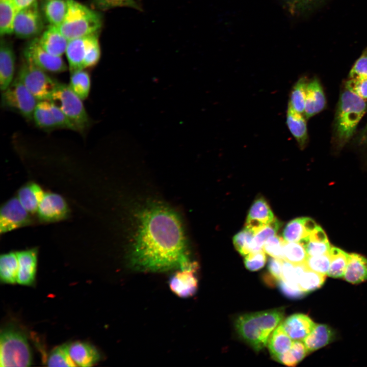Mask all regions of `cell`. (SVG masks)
<instances>
[{
    "label": "cell",
    "mask_w": 367,
    "mask_h": 367,
    "mask_svg": "<svg viewBox=\"0 0 367 367\" xmlns=\"http://www.w3.org/2000/svg\"><path fill=\"white\" fill-rule=\"evenodd\" d=\"M24 59L43 70L54 73L65 71L67 66L61 57L54 56L40 45L38 38L30 41L23 50Z\"/></svg>",
    "instance_id": "obj_11"
},
{
    "label": "cell",
    "mask_w": 367,
    "mask_h": 367,
    "mask_svg": "<svg viewBox=\"0 0 367 367\" xmlns=\"http://www.w3.org/2000/svg\"><path fill=\"white\" fill-rule=\"evenodd\" d=\"M39 219L44 222H55L65 219L69 213L63 197L56 193L47 192L40 202L37 211Z\"/></svg>",
    "instance_id": "obj_14"
},
{
    "label": "cell",
    "mask_w": 367,
    "mask_h": 367,
    "mask_svg": "<svg viewBox=\"0 0 367 367\" xmlns=\"http://www.w3.org/2000/svg\"><path fill=\"white\" fill-rule=\"evenodd\" d=\"M326 275L307 269L303 272L299 280L300 288L308 293L320 287L324 283Z\"/></svg>",
    "instance_id": "obj_39"
},
{
    "label": "cell",
    "mask_w": 367,
    "mask_h": 367,
    "mask_svg": "<svg viewBox=\"0 0 367 367\" xmlns=\"http://www.w3.org/2000/svg\"><path fill=\"white\" fill-rule=\"evenodd\" d=\"M136 269L159 272L181 268L190 261L181 222L171 209L156 206L140 215L130 253Z\"/></svg>",
    "instance_id": "obj_1"
},
{
    "label": "cell",
    "mask_w": 367,
    "mask_h": 367,
    "mask_svg": "<svg viewBox=\"0 0 367 367\" xmlns=\"http://www.w3.org/2000/svg\"><path fill=\"white\" fill-rule=\"evenodd\" d=\"M68 348L70 356L76 366H91L100 359L98 351L88 343L74 342L68 344Z\"/></svg>",
    "instance_id": "obj_23"
},
{
    "label": "cell",
    "mask_w": 367,
    "mask_h": 367,
    "mask_svg": "<svg viewBox=\"0 0 367 367\" xmlns=\"http://www.w3.org/2000/svg\"><path fill=\"white\" fill-rule=\"evenodd\" d=\"M44 194L39 185L32 182L19 189L17 198L27 211L30 213H34L37 211Z\"/></svg>",
    "instance_id": "obj_24"
},
{
    "label": "cell",
    "mask_w": 367,
    "mask_h": 367,
    "mask_svg": "<svg viewBox=\"0 0 367 367\" xmlns=\"http://www.w3.org/2000/svg\"><path fill=\"white\" fill-rule=\"evenodd\" d=\"M285 241L276 234L269 238L265 242L263 250L271 257L283 259V247Z\"/></svg>",
    "instance_id": "obj_44"
},
{
    "label": "cell",
    "mask_w": 367,
    "mask_h": 367,
    "mask_svg": "<svg viewBox=\"0 0 367 367\" xmlns=\"http://www.w3.org/2000/svg\"><path fill=\"white\" fill-rule=\"evenodd\" d=\"M266 261V256L263 250L250 253L244 259L245 267L251 271H257L262 268Z\"/></svg>",
    "instance_id": "obj_46"
},
{
    "label": "cell",
    "mask_w": 367,
    "mask_h": 367,
    "mask_svg": "<svg viewBox=\"0 0 367 367\" xmlns=\"http://www.w3.org/2000/svg\"><path fill=\"white\" fill-rule=\"evenodd\" d=\"M2 92L3 107L15 111L28 120H33V112L39 101L18 77Z\"/></svg>",
    "instance_id": "obj_9"
},
{
    "label": "cell",
    "mask_w": 367,
    "mask_h": 367,
    "mask_svg": "<svg viewBox=\"0 0 367 367\" xmlns=\"http://www.w3.org/2000/svg\"><path fill=\"white\" fill-rule=\"evenodd\" d=\"M70 0H43L41 10L49 25L59 26L68 11Z\"/></svg>",
    "instance_id": "obj_25"
},
{
    "label": "cell",
    "mask_w": 367,
    "mask_h": 367,
    "mask_svg": "<svg viewBox=\"0 0 367 367\" xmlns=\"http://www.w3.org/2000/svg\"><path fill=\"white\" fill-rule=\"evenodd\" d=\"M329 253L331 261L327 275L333 278H344L349 254L333 246H331Z\"/></svg>",
    "instance_id": "obj_32"
},
{
    "label": "cell",
    "mask_w": 367,
    "mask_h": 367,
    "mask_svg": "<svg viewBox=\"0 0 367 367\" xmlns=\"http://www.w3.org/2000/svg\"><path fill=\"white\" fill-rule=\"evenodd\" d=\"M324 0H283L289 12L299 14L308 11L320 4Z\"/></svg>",
    "instance_id": "obj_43"
},
{
    "label": "cell",
    "mask_w": 367,
    "mask_h": 367,
    "mask_svg": "<svg viewBox=\"0 0 367 367\" xmlns=\"http://www.w3.org/2000/svg\"><path fill=\"white\" fill-rule=\"evenodd\" d=\"M308 82L306 76H302L298 80L292 88L288 103L293 109L303 114L305 108Z\"/></svg>",
    "instance_id": "obj_34"
},
{
    "label": "cell",
    "mask_w": 367,
    "mask_h": 367,
    "mask_svg": "<svg viewBox=\"0 0 367 367\" xmlns=\"http://www.w3.org/2000/svg\"><path fill=\"white\" fill-rule=\"evenodd\" d=\"M283 259L294 265L305 264L308 255L303 243L286 242L283 247Z\"/></svg>",
    "instance_id": "obj_36"
},
{
    "label": "cell",
    "mask_w": 367,
    "mask_h": 367,
    "mask_svg": "<svg viewBox=\"0 0 367 367\" xmlns=\"http://www.w3.org/2000/svg\"><path fill=\"white\" fill-rule=\"evenodd\" d=\"M326 99L321 83L316 77L308 82L304 115L307 119L321 112L326 107Z\"/></svg>",
    "instance_id": "obj_15"
},
{
    "label": "cell",
    "mask_w": 367,
    "mask_h": 367,
    "mask_svg": "<svg viewBox=\"0 0 367 367\" xmlns=\"http://www.w3.org/2000/svg\"><path fill=\"white\" fill-rule=\"evenodd\" d=\"M16 252L18 261L17 283L22 285H32L36 278L37 249L32 248Z\"/></svg>",
    "instance_id": "obj_16"
},
{
    "label": "cell",
    "mask_w": 367,
    "mask_h": 367,
    "mask_svg": "<svg viewBox=\"0 0 367 367\" xmlns=\"http://www.w3.org/2000/svg\"><path fill=\"white\" fill-rule=\"evenodd\" d=\"M38 0L18 10L13 23V32L21 39H33L44 28L43 13Z\"/></svg>",
    "instance_id": "obj_10"
},
{
    "label": "cell",
    "mask_w": 367,
    "mask_h": 367,
    "mask_svg": "<svg viewBox=\"0 0 367 367\" xmlns=\"http://www.w3.org/2000/svg\"><path fill=\"white\" fill-rule=\"evenodd\" d=\"M15 65V56L12 45L6 40L1 39L0 43V88L2 92L6 90L13 81Z\"/></svg>",
    "instance_id": "obj_17"
},
{
    "label": "cell",
    "mask_w": 367,
    "mask_h": 367,
    "mask_svg": "<svg viewBox=\"0 0 367 367\" xmlns=\"http://www.w3.org/2000/svg\"><path fill=\"white\" fill-rule=\"evenodd\" d=\"M196 263L190 262L180 268L170 279L169 286L171 291L181 298H188L195 294L198 287L196 276L197 269Z\"/></svg>",
    "instance_id": "obj_13"
},
{
    "label": "cell",
    "mask_w": 367,
    "mask_h": 367,
    "mask_svg": "<svg viewBox=\"0 0 367 367\" xmlns=\"http://www.w3.org/2000/svg\"><path fill=\"white\" fill-rule=\"evenodd\" d=\"M331 329L325 324H316L309 334L303 339L308 352L317 350L329 344L333 339Z\"/></svg>",
    "instance_id": "obj_27"
},
{
    "label": "cell",
    "mask_w": 367,
    "mask_h": 367,
    "mask_svg": "<svg viewBox=\"0 0 367 367\" xmlns=\"http://www.w3.org/2000/svg\"><path fill=\"white\" fill-rule=\"evenodd\" d=\"M41 46L49 54L61 57L65 53L69 40L61 32L59 28L49 25L38 38Z\"/></svg>",
    "instance_id": "obj_19"
},
{
    "label": "cell",
    "mask_w": 367,
    "mask_h": 367,
    "mask_svg": "<svg viewBox=\"0 0 367 367\" xmlns=\"http://www.w3.org/2000/svg\"><path fill=\"white\" fill-rule=\"evenodd\" d=\"M17 77L38 101H50L58 82L45 71L24 59L20 66Z\"/></svg>",
    "instance_id": "obj_8"
},
{
    "label": "cell",
    "mask_w": 367,
    "mask_h": 367,
    "mask_svg": "<svg viewBox=\"0 0 367 367\" xmlns=\"http://www.w3.org/2000/svg\"><path fill=\"white\" fill-rule=\"evenodd\" d=\"M281 279L291 284L299 286L295 278V265L283 260Z\"/></svg>",
    "instance_id": "obj_52"
},
{
    "label": "cell",
    "mask_w": 367,
    "mask_h": 367,
    "mask_svg": "<svg viewBox=\"0 0 367 367\" xmlns=\"http://www.w3.org/2000/svg\"><path fill=\"white\" fill-rule=\"evenodd\" d=\"M284 311L282 308L247 313L235 321L238 334L255 351L267 344L270 334L281 321Z\"/></svg>",
    "instance_id": "obj_3"
},
{
    "label": "cell",
    "mask_w": 367,
    "mask_h": 367,
    "mask_svg": "<svg viewBox=\"0 0 367 367\" xmlns=\"http://www.w3.org/2000/svg\"><path fill=\"white\" fill-rule=\"evenodd\" d=\"M50 101L51 110L58 127L77 131L75 126L60 108L54 102Z\"/></svg>",
    "instance_id": "obj_48"
},
{
    "label": "cell",
    "mask_w": 367,
    "mask_h": 367,
    "mask_svg": "<svg viewBox=\"0 0 367 367\" xmlns=\"http://www.w3.org/2000/svg\"><path fill=\"white\" fill-rule=\"evenodd\" d=\"M344 278L353 284L366 280L367 259L360 254H350Z\"/></svg>",
    "instance_id": "obj_26"
},
{
    "label": "cell",
    "mask_w": 367,
    "mask_h": 367,
    "mask_svg": "<svg viewBox=\"0 0 367 367\" xmlns=\"http://www.w3.org/2000/svg\"><path fill=\"white\" fill-rule=\"evenodd\" d=\"M281 324L287 335L294 340H303L316 324L308 316L302 313L293 314Z\"/></svg>",
    "instance_id": "obj_21"
},
{
    "label": "cell",
    "mask_w": 367,
    "mask_h": 367,
    "mask_svg": "<svg viewBox=\"0 0 367 367\" xmlns=\"http://www.w3.org/2000/svg\"><path fill=\"white\" fill-rule=\"evenodd\" d=\"M69 86L83 100L86 99L89 95L91 88L89 74L84 69L71 73Z\"/></svg>",
    "instance_id": "obj_33"
},
{
    "label": "cell",
    "mask_w": 367,
    "mask_h": 367,
    "mask_svg": "<svg viewBox=\"0 0 367 367\" xmlns=\"http://www.w3.org/2000/svg\"><path fill=\"white\" fill-rule=\"evenodd\" d=\"M274 218L267 201L263 198H259L254 201L249 209L245 227L256 233Z\"/></svg>",
    "instance_id": "obj_18"
},
{
    "label": "cell",
    "mask_w": 367,
    "mask_h": 367,
    "mask_svg": "<svg viewBox=\"0 0 367 367\" xmlns=\"http://www.w3.org/2000/svg\"><path fill=\"white\" fill-rule=\"evenodd\" d=\"M331 257L329 253L316 256H308L305 265L310 270L327 275L330 265Z\"/></svg>",
    "instance_id": "obj_42"
},
{
    "label": "cell",
    "mask_w": 367,
    "mask_h": 367,
    "mask_svg": "<svg viewBox=\"0 0 367 367\" xmlns=\"http://www.w3.org/2000/svg\"><path fill=\"white\" fill-rule=\"evenodd\" d=\"M306 119L303 113L296 111L288 104L286 125L301 149L305 148L309 140Z\"/></svg>",
    "instance_id": "obj_20"
},
{
    "label": "cell",
    "mask_w": 367,
    "mask_h": 367,
    "mask_svg": "<svg viewBox=\"0 0 367 367\" xmlns=\"http://www.w3.org/2000/svg\"><path fill=\"white\" fill-rule=\"evenodd\" d=\"M82 99L69 85L57 82L50 101L57 105L75 126L77 132L83 133L89 125V118Z\"/></svg>",
    "instance_id": "obj_7"
},
{
    "label": "cell",
    "mask_w": 367,
    "mask_h": 367,
    "mask_svg": "<svg viewBox=\"0 0 367 367\" xmlns=\"http://www.w3.org/2000/svg\"><path fill=\"white\" fill-rule=\"evenodd\" d=\"M308 353L307 348L301 340H294L290 349L277 357L275 360L289 366H295L300 362Z\"/></svg>",
    "instance_id": "obj_35"
},
{
    "label": "cell",
    "mask_w": 367,
    "mask_h": 367,
    "mask_svg": "<svg viewBox=\"0 0 367 367\" xmlns=\"http://www.w3.org/2000/svg\"><path fill=\"white\" fill-rule=\"evenodd\" d=\"M366 110L364 99L345 87L340 94L334 119L333 140L337 149L349 142Z\"/></svg>",
    "instance_id": "obj_2"
},
{
    "label": "cell",
    "mask_w": 367,
    "mask_h": 367,
    "mask_svg": "<svg viewBox=\"0 0 367 367\" xmlns=\"http://www.w3.org/2000/svg\"><path fill=\"white\" fill-rule=\"evenodd\" d=\"M277 283L280 292L286 298L292 299H299L307 294L303 291L299 286L291 284L282 279L279 280Z\"/></svg>",
    "instance_id": "obj_49"
},
{
    "label": "cell",
    "mask_w": 367,
    "mask_h": 367,
    "mask_svg": "<svg viewBox=\"0 0 367 367\" xmlns=\"http://www.w3.org/2000/svg\"><path fill=\"white\" fill-rule=\"evenodd\" d=\"M318 225L308 217H300L289 222L282 232V237L286 242H301L306 239Z\"/></svg>",
    "instance_id": "obj_22"
},
{
    "label": "cell",
    "mask_w": 367,
    "mask_h": 367,
    "mask_svg": "<svg viewBox=\"0 0 367 367\" xmlns=\"http://www.w3.org/2000/svg\"><path fill=\"white\" fill-rule=\"evenodd\" d=\"M345 87L363 99H367V78H349Z\"/></svg>",
    "instance_id": "obj_50"
},
{
    "label": "cell",
    "mask_w": 367,
    "mask_h": 367,
    "mask_svg": "<svg viewBox=\"0 0 367 367\" xmlns=\"http://www.w3.org/2000/svg\"><path fill=\"white\" fill-rule=\"evenodd\" d=\"M32 358L25 334L13 326L5 327L0 336V366H28Z\"/></svg>",
    "instance_id": "obj_5"
},
{
    "label": "cell",
    "mask_w": 367,
    "mask_h": 367,
    "mask_svg": "<svg viewBox=\"0 0 367 367\" xmlns=\"http://www.w3.org/2000/svg\"><path fill=\"white\" fill-rule=\"evenodd\" d=\"M33 120L35 124L41 128L49 129L57 128L49 100L38 102L33 112Z\"/></svg>",
    "instance_id": "obj_30"
},
{
    "label": "cell",
    "mask_w": 367,
    "mask_h": 367,
    "mask_svg": "<svg viewBox=\"0 0 367 367\" xmlns=\"http://www.w3.org/2000/svg\"><path fill=\"white\" fill-rule=\"evenodd\" d=\"M357 143L362 145H367V123L364 128L360 131L358 138Z\"/></svg>",
    "instance_id": "obj_53"
},
{
    "label": "cell",
    "mask_w": 367,
    "mask_h": 367,
    "mask_svg": "<svg viewBox=\"0 0 367 367\" xmlns=\"http://www.w3.org/2000/svg\"><path fill=\"white\" fill-rule=\"evenodd\" d=\"M280 223L275 218L269 224L257 231L254 235L250 247V253L263 250L265 241L276 234L280 228Z\"/></svg>",
    "instance_id": "obj_37"
},
{
    "label": "cell",
    "mask_w": 367,
    "mask_h": 367,
    "mask_svg": "<svg viewBox=\"0 0 367 367\" xmlns=\"http://www.w3.org/2000/svg\"><path fill=\"white\" fill-rule=\"evenodd\" d=\"M348 77L367 78V48L363 50L352 67Z\"/></svg>",
    "instance_id": "obj_47"
},
{
    "label": "cell",
    "mask_w": 367,
    "mask_h": 367,
    "mask_svg": "<svg viewBox=\"0 0 367 367\" xmlns=\"http://www.w3.org/2000/svg\"><path fill=\"white\" fill-rule=\"evenodd\" d=\"M65 54L70 73L96 65L101 56L98 33L69 40Z\"/></svg>",
    "instance_id": "obj_6"
},
{
    "label": "cell",
    "mask_w": 367,
    "mask_h": 367,
    "mask_svg": "<svg viewBox=\"0 0 367 367\" xmlns=\"http://www.w3.org/2000/svg\"><path fill=\"white\" fill-rule=\"evenodd\" d=\"M14 2L18 9L19 10L24 7H26L36 0H13Z\"/></svg>",
    "instance_id": "obj_54"
},
{
    "label": "cell",
    "mask_w": 367,
    "mask_h": 367,
    "mask_svg": "<svg viewBox=\"0 0 367 367\" xmlns=\"http://www.w3.org/2000/svg\"><path fill=\"white\" fill-rule=\"evenodd\" d=\"M91 4L100 11H107L118 7L131 8L142 11V8L136 0H91Z\"/></svg>",
    "instance_id": "obj_40"
},
{
    "label": "cell",
    "mask_w": 367,
    "mask_h": 367,
    "mask_svg": "<svg viewBox=\"0 0 367 367\" xmlns=\"http://www.w3.org/2000/svg\"><path fill=\"white\" fill-rule=\"evenodd\" d=\"M282 259L270 257L268 260V274L277 282L282 278Z\"/></svg>",
    "instance_id": "obj_51"
},
{
    "label": "cell",
    "mask_w": 367,
    "mask_h": 367,
    "mask_svg": "<svg viewBox=\"0 0 367 367\" xmlns=\"http://www.w3.org/2000/svg\"><path fill=\"white\" fill-rule=\"evenodd\" d=\"M255 234L253 231L245 227L233 237L234 246L242 255L250 253V247Z\"/></svg>",
    "instance_id": "obj_41"
},
{
    "label": "cell",
    "mask_w": 367,
    "mask_h": 367,
    "mask_svg": "<svg viewBox=\"0 0 367 367\" xmlns=\"http://www.w3.org/2000/svg\"><path fill=\"white\" fill-rule=\"evenodd\" d=\"M17 11L13 0H0L1 36L12 33L13 21Z\"/></svg>",
    "instance_id": "obj_31"
},
{
    "label": "cell",
    "mask_w": 367,
    "mask_h": 367,
    "mask_svg": "<svg viewBox=\"0 0 367 367\" xmlns=\"http://www.w3.org/2000/svg\"><path fill=\"white\" fill-rule=\"evenodd\" d=\"M292 343V338L286 333L281 323L272 332L267 343L270 354L274 360L289 351Z\"/></svg>",
    "instance_id": "obj_28"
},
{
    "label": "cell",
    "mask_w": 367,
    "mask_h": 367,
    "mask_svg": "<svg viewBox=\"0 0 367 367\" xmlns=\"http://www.w3.org/2000/svg\"><path fill=\"white\" fill-rule=\"evenodd\" d=\"M46 364L48 366H76L70 356L68 344L54 348L48 355Z\"/></svg>",
    "instance_id": "obj_38"
},
{
    "label": "cell",
    "mask_w": 367,
    "mask_h": 367,
    "mask_svg": "<svg viewBox=\"0 0 367 367\" xmlns=\"http://www.w3.org/2000/svg\"><path fill=\"white\" fill-rule=\"evenodd\" d=\"M18 261L17 252H11L0 256V279L5 283H17Z\"/></svg>",
    "instance_id": "obj_29"
},
{
    "label": "cell",
    "mask_w": 367,
    "mask_h": 367,
    "mask_svg": "<svg viewBox=\"0 0 367 367\" xmlns=\"http://www.w3.org/2000/svg\"><path fill=\"white\" fill-rule=\"evenodd\" d=\"M30 214L17 197L10 199L1 207V233H6L30 224L32 221Z\"/></svg>",
    "instance_id": "obj_12"
},
{
    "label": "cell",
    "mask_w": 367,
    "mask_h": 367,
    "mask_svg": "<svg viewBox=\"0 0 367 367\" xmlns=\"http://www.w3.org/2000/svg\"><path fill=\"white\" fill-rule=\"evenodd\" d=\"M102 24L100 13L75 0H70L66 17L57 27L69 41L98 33Z\"/></svg>",
    "instance_id": "obj_4"
},
{
    "label": "cell",
    "mask_w": 367,
    "mask_h": 367,
    "mask_svg": "<svg viewBox=\"0 0 367 367\" xmlns=\"http://www.w3.org/2000/svg\"><path fill=\"white\" fill-rule=\"evenodd\" d=\"M301 242L304 244L308 256L328 253L331 247L329 241L305 240Z\"/></svg>",
    "instance_id": "obj_45"
}]
</instances>
